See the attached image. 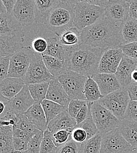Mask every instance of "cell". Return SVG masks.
Returning <instances> with one entry per match:
<instances>
[{
    "label": "cell",
    "instance_id": "obj_1",
    "mask_svg": "<svg viewBox=\"0 0 137 153\" xmlns=\"http://www.w3.org/2000/svg\"><path fill=\"white\" fill-rule=\"evenodd\" d=\"M81 43L105 50L124 45L120 23L104 17L81 31Z\"/></svg>",
    "mask_w": 137,
    "mask_h": 153
},
{
    "label": "cell",
    "instance_id": "obj_2",
    "mask_svg": "<svg viewBox=\"0 0 137 153\" xmlns=\"http://www.w3.org/2000/svg\"><path fill=\"white\" fill-rule=\"evenodd\" d=\"M66 50L65 61L68 70L87 77L98 73L99 62L104 50L83 43L66 48Z\"/></svg>",
    "mask_w": 137,
    "mask_h": 153
},
{
    "label": "cell",
    "instance_id": "obj_3",
    "mask_svg": "<svg viewBox=\"0 0 137 153\" xmlns=\"http://www.w3.org/2000/svg\"><path fill=\"white\" fill-rule=\"evenodd\" d=\"M75 5L61 1L49 14L45 23L46 28L56 36L74 25Z\"/></svg>",
    "mask_w": 137,
    "mask_h": 153
},
{
    "label": "cell",
    "instance_id": "obj_4",
    "mask_svg": "<svg viewBox=\"0 0 137 153\" xmlns=\"http://www.w3.org/2000/svg\"><path fill=\"white\" fill-rule=\"evenodd\" d=\"M105 17V8L84 2H78L74 8V25L82 31Z\"/></svg>",
    "mask_w": 137,
    "mask_h": 153
},
{
    "label": "cell",
    "instance_id": "obj_5",
    "mask_svg": "<svg viewBox=\"0 0 137 153\" xmlns=\"http://www.w3.org/2000/svg\"><path fill=\"white\" fill-rule=\"evenodd\" d=\"M130 101V98L126 88H121L104 96L98 101L101 105L110 110L119 121L124 119Z\"/></svg>",
    "mask_w": 137,
    "mask_h": 153
},
{
    "label": "cell",
    "instance_id": "obj_6",
    "mask_svg": "<svg viewBox=\"0 0 137 153\" xmlns=\"http://www.w3.org/2000/svg\"><path fill=\"white\" fill-rule=\"evenodd\" d=\"M57 79L71 100H86L84 91L87 76L68 70Z\"/></svg>",
    "mask_w": 137,
    "mask_h": 153
},
{
    "label": "cell",
    "instance_id": "obj_7",
    "mask_svg": "<svg viewBox=\"0 0 137 153\" xmlns=\"http://www.w3.org/2000/svg\"><path fill=\"white\" fill-rule=\"evenodd\" d=\"M89 102L98 133L104 135L117 128L120 121L110 110L101 105L98 101Z\"/></svg>",
    "mask_w": 137,
    "mask_h": 153
},
{
    "label": "cell",
    "instance_id": "obj_8",
    "mask_svg": "<svg viewBox=\"0 0 137 153\" xmlns=\"http://www.w3.org/2000/svg\"><path fill=\"white\" fill-rule=\"evenodd\" d=\"M35 52L23 46L10 57L8 77L23 78L28 71Z\"/></svg>",
    "mask_w": 137,
    "mask_h": 153
},
{
    "label": "cell",
    "instance_id": "obj_9",
    "mask_svg": "<svg viewBox=\"0 0 137 153\" xmlns=\"http://www.w3.org/2000/svg\"><path fill=\"white\" fill-rule=\"evenodd\" d=\"M134 150L118 128L103 135L100 153H131Z\"/></svg>",
    "mask_w": 137,
    "mask_h": 153
},
{
    "label": "cell",
    "instance_id": "obj_10",
    "mask_svg": "<svg viewBox=\"0 0 137 153\" xmlns=\"http://www.w3.org/2000/svg\"><path fill=\"white\" fill-rule=\"evenodd\" d=\"M56 78L46 68L42 54L35 53L26 74L23 78L26 85L50 82Z\"/></svg>",
    "mask_w": 137,
    "mask_h": 153
},
{
    "label": "cell",
    "instance_id": "obj_11",
    "mask_svg": "<svg viewBox=\"0 0 137 153\" xmlns=\"http://www.w3.org/2000/svg\"><path fill=\"white\" fill-rule=\"evenodd\" d=\"M16 124L17 119L11 115H5L0 118V153L14 152L13 127Z\"/></svg>",
    "mask_w": 137,
    "mask_h": 153
},
{
    "label": "cell",
    "instance_id": "obj_12",
    "mask_svg": "<svg viewBox=\"0 0 137 153\" xmlns=\"http://www.w3.org/2000/svg\"><path fill=\"white\" fill-rule=\"evenodd\" d=\"M11 14L22 27L32 25L35 22V0H17Z\"/></svg>",
    "mask_w": 137,
    "mask_h": 153
},
{
    "label": "cell",
    "instance_id": "obj_13",
    "mask_svg": "<svg viewBox=\"0 0 137 153\" xmlns=\"http://www.w3.org/2000/svg\"><path fill=\"white\" fill-rule=\"evenodd\" d=\"M124 56L120 47L108 48L104 51L98 65V73L115 74Z\"/></svg>",
    "mask_w": 137,
    "mask_h": 153
},
{
    "label": "cell",
    "instance_id": "obj_14",
    "mask_svg": "<svg viewBox=\"0 0 137 153\" xmlns=\"http://www.w3.org/2000/svg\"><path fill=\"white\" fill-rule=\"evenodd\" d=\"M35 103L26 84L18 94L9 100L7 104V110L16 115L24 114Z\"/></svg>",
    "mask_w": 137,
    "mask_h": 153
},
{
    "label": "cell",
    "instance_id": "obj_15",
    "mask_svg": "<svg viewBox=\"0 0 137 153\" xmlns=\"http://www.w3.org/2000/svg\"><path fill=\"white\" fill-rule=\"evenodd\" d=\"M129 9V1L109 0L105 8V16L121 24L130 17Z\"/></svg>",
    "mask_w": 137,
    "mask_h": 153
},
{
    "label": "cell",
    "instance_id": "obj_16",
    "mask_svg": "<svg viewBox=\"0 0 137 153\" xmlns=\"http://www.w3.org/2000/svg\"><path fill=\"white\" fill-rule=\"evenodd\" d=\"M23 27L11 14H0V35L24 38Z\"/></svg>",
    "mask_w": 137,
    "mask_h": 153
},
{
    "label": "cell",
    "instance_id": "obj_17",
    "mask_svg": "<svg viewBox=\"0 0 137 153\" xmlns=\"http://www.w3.org/2000/svg\"><path fill=\"white\" fill-rule=\"evenodd\" d=\"M137 65V59L124 55L115 74L122 88H126L132 82V73L135 70Z\"/></svg>",
    "mask_w": 137,
    "mask_h": 153
},
{
    "label": "cell",
    "instance_id": "obj_18",
    "mask_svg": "<svg viewBox=\"0 0 137 153\" xmlns=\"http://www.w3.org/2000/svg\"><path fill=\"white\" fill-rule=\"evenodd\" d=\"M92 78L97 82L100 93L103 96L122 88L115 74L97 73Z\"/></svg>",
    "mask_w": 137,
    "mask_h": 153
},
{
    "label": "cell",
    "instance_id": "obj_19",
    "mask_svg": "<svg viewBox=\"0 0 137 153\" xmlns=\"http://www.w3.org/2000/svg\"><path fill=\"white\" fill-rule=\"evenodd\" d=\"M46 99L65 107H68L72 100L57 78L49 82Z\"/></svg>",
    "mask_w": 137,
    "mask_h": 153
},
{
    "label": "cell",
    "instance_id": "obj_20",
    "mask_svg": "<svg viewBox=\"0 0 137 153\" xmlns=\"http://www.w3.org/2000/svg\"><path fill=\"white\" fill-rule=\"evenodd\" d=\"M24 38L0 35V58L11 57L23 45Z\"/></svg>",
    "mask_w": 137,
    "mask_h": 153
},
{
    "label": "cell",
    "instance_id": "obj_21",
    "mask_svg": "<svg viewBox=\"0 0 137 153\" xmlns=\"http://www.w3.org/2000/svg\"><path fill=\"white\" fill-rule=\"evenodd\" d=\"M25 85L23 78L7 77L0 82V94L10 100L18 94Z\"/></svg>",
    "mask_w": 137,
    "mask_h": 153
},
{
    "label": "cell",
    "instance_id": "obj_22",
    "mask_svg": "<svg viewBox=\"0 0 137 153\" xmlns=\"http://www.w3.org/2000/svg\"><path fill=\"white\" fill-rule=\"evenodd\" d=\"M24 115L39 131L44 133L47 130V120L41 104L35 102L25 113Z\"/></svg>",
    "mask_w": 137,
    "mask_h": 153
},
{
    "label": "cell",
    "instance_id": "obj_23",
    "mask_svg": "<svg viewBox=\"0 0 137 153\" xmlns=\"http://www.w3.org/2000/svg\"><path fill=\"white\" fill-rule=\"evenodd\" d=\"M76 126V119L70 116L67 110H66L58 115L48 123L47 130L49 131L61 129L73 130Z\"/></svg>",
    "mask_w": 137,
    "mask_h": 153
},
{
    "label": "cell",
    "instance_id": "obj_24",
    "mask_svg": "<svg viewBox=\"0 0 137 153\" xmlns=\"http://www.w3.org/2000/svg\"><path fill=\"white\" fill-rule=\"evenodd\" d=\"M61 1L62 0H35V22L39 24H45L49 14Z\"/></svg>",
    "mask_w": 137,
    "mask_h": 153
},
{
    "label": "cell",
    "instance_id": "obj_25",
    "mask_svg": "<svg viewBox=\"0 0 137 153\" xmlns=\"http://www.w3.org/2000/svg\"><path fill=\"white\" fill-rule=\"evenodd\" d=\"M118 128L124 138L134 149L137 146V120L124 119L121 120Z\"/></svg>",
    "mask_w": 137,
    "mask_h": 153
},
{
    "label": "cell",
    "instance_id": "obj_26",
    "mask_svg": "<svg viewBox=\"0 0 137 153\" xmlns=\"http://www.w3.org/2000/svg\"><path fill=\"white\" fill-rule=\"evenodd\" d=\"M81 31L73 25L64 31L58 38L60 43L66 48L75 47L81 44Z\"/></svg>",
    "mask_w": 137,
    "mask_h": 153
},
{
    "label": "cell",
    "instance_id": "obj_27",
    "mask_svg": "<svg viewBox=\"0 0 137 153\" xmlns=\"http://www.w3.org/2000/svg\"><path fill=\"white\" fill-rule=\"evenodd\" d=\"M120 30L124 44L137 42V20L129 17L120 24Z\"/></svg>",
    "mask_w": 137,
    "mask_h": 153
},
{
    "label": "cell",
    "instance_id": "obj_28",
    "mask_svg": "<svg viewBox=\"0 0 137 153\" xmlns=\"http://www.w3.org/2000/svg\"><path fill=\"white\" fill-rule=\"evenodd\" d=\"M42 55L46 68L56 78L68 70V67L65 61L45 54Z\"/></svg>",
    "mask_w": 137,
    "mask_h": 153
},
{
    "label": "cell",
    "instance_id": "obj_29",
    "mask_svg": "<svg viewBox=\"0 0 137 153\" xmlns=\"http://www.w3.org/2000/svg\"><path fill=\"white\" fill-rule=\"evenodd\" d=\"M46 38L48 41V47L46 51L43 54L58 58L65 61L67 53L66 48L60 43L58 36Z\"/></svg>",
    "mask_w": 137,
    "mask_h": 153
},
{
    "label": "cell",
    "instance_id": "obj_30",
    "mask_svg": "<svg viewBox=\"0 0 137 153\" xmlns=\"http://www.w3.org/2000/svg\"><path fill=\"white\" fill-rule=\"evenodd\" d=\"M40 104L46 115L48 124L58 115L64 111L67 110L68 108V107L60 105L56 102L48 100L47 99L44 100Z\"/></svg>",
    "mask_w": 137,
    "mask_h": 153
},
{
    "label": "cell",
    "instance_id": "obj_31",
    "mask_svg": "<svg viewBox=\"0 0 137 153\" xmlns=\"http://www.w3.org/2000/svg\"><path fill=\"white\" fill-rule=\"evenodd\" d=\"M84 96L88 102H96L103 97L100 91L97 82L92 77H87L84 86Z\"/></svg>",
    "mask_w": 137,
    "mask_h": 153
},
{
    "label": "cell",
    "instance_id": "obj_32",
    "mask_svg": "<svg viewBox=\"0 0 137 153\" xmlns=\"http://www.w3.org/2000/svg\"><path fill=\"white\" fill-rule=\"evenodd\" d=\"M49 82L28 84V88L35 102L41 103L46 99Z\"/></svg>",
    "mask_w": 137,
    "mask_h": 153
},
{
    "label": "cell",
    "instance_id": "obj_33",
    "mask_svg": "<svg viewBox=\"0 0 137 153\" xmlns=\"http://www.w3.org/2000/svg\"><path fill=\"white\" fill-rule=\"evenodd\" d=\"M103 134L97 133L95 136L81 143L82 153H100Z\"/></svg>",
    "mask_w": 137,
    "mask_h": 153
},
{
    "label": "cell",
    "instance_id": "obj_34",
    "mask_svg": "<svg viewBox=\"0 0 137 153\" xmlns=\"http://www.w3.org/2000/svg\"><path fill=\"white\" fill-rule=\"evenodd\" d=\"M47 131L55 145L59 147L72 138L71 135L73 130L61 129L53 131H49L47 130Z\"/></svg>",
    "mask_w": 137,
    "mask_h": 153
},
{
    "label": "cell",
    "instance_id": "obj_35",
    "mask_svg": "<svg viewBox=\"0 0 137 153\" xmlns=\"http://www.w3.org/2000/svg\"><path fill=\"white\" fill-rule=\"evenodd\" d=\"M90 104V102H89ZM76 127H79L83 128L87 133V140L95 136L98 133V130L96 127V125L93 120L91 110H90V111L88 114L87 117L84 120L82 123L77 124Z\"/></svg>",
    "mask_w": 137,
    "mask_h": 153
},
{
    "label": "cell",
    "instance_id": "obj_36",
    "mask_svg": "<svg viewBox=\"0 0 137 153\" xmlns=\"http://www.w3.org/2000/svg\"><path fill=\"white\" fill-rule=\"evenodd\" d=\"M18 118V120L15 126V128H17L23 131L35 134L39 131L34 124L24 114L17 115Z\"/></svg>",
    "mask_w": 137,
    "mask_h": 153
},
{
    "label": "cell",
    "instance_id": "obj_37",
    "mask_svg": "<svg viewBox=\"0 0 137 153\" xmlns=\"http://www.w3.org/2000/svg\"><path fill=\"white\" fill-rule=\"evenodd\" d=\"M29 47L35 53L43 54L46 51L48 47L47 38L42 36H37L31 39Z\"/></svg>",
    "mask_w": 137,
    "mask_h": 153
},
{
    "label": "cell",
    "instance_id": "obj_38",
    "mask_svg": "<svg viewBox=\"0 0 137 153\" xmlns=\"http://www.w3.org/2000/svg\"><path fill=\"white\" fill-rule=\"evenodd\" d=\"M55 153H82L81 144L71 138L67 143L58 147Z\"/></svg>",
    "mask_w": 137,
    "mask_h": 153
},
{
    "label": "cell",
    "instance_id": "obj_39",
    "mask_svg": "<svg viewBox=\"0 0 137 153\" xmlns=\"http://www.w3.org/2000/svg\"><path fill=\"white\" fill-rule=\"evenodd\" d=\"M58 147L48 133L47 130L43 133V137L40 144L39 153H55Z\"/></svg>",
    "mask_w": 137,
    "mask_h": 153
},
{
    "label": "cell",
    "instance_id": "obj_40",
    "mask_svg": "<svg viewBox=\"0 0 137 153\" xmlns=\"http://www.w3.org/2000/svg\"><path fill=\"white\" fill-rule=\"evenodd\" d=\"M43 137V133L39 131L37 133L35 134L28 144L27 153H39L40 144Z\"/></svg>",
    "mask_w": 137,
    "mask_h": 153
},
{
    "label": "cell",
    "instance_id": "obj_41",
    "mask_svg": "<svg viewBox=\"0 0 137 153\" xmlns=\"http://www.w3.org/2000/svg\"><path fill=\"white\" fill-rule=\"evenodd\" d=\"M87 102V101L86 100H72L68 105V113L70 116L75 118L80 109Z\"/></svg>",
    "mask_w": 137,
    "mask_h": 153
},
{
    "label": "cell",
    "instance_id": "obj_42",
    "mask_svg": "<svg viewBox=\"0 0 137 153\" xmlns=\"http://www.w3.org/2000/svg\"><path fill=\"white\" fill-rule=\"evenodd\" d=\"M120 48L124 56L137 60V42L124 44Z\"/></svg>",
    "mask_w": 137,
    "mask_h": 153
},
{
    "label": "cell",
    "instance_id": "obj_43",
    "mask_svg": "<svg viewBox=\"0 0 137 153\" xmlns=\"http://www.w3.org/2000/svg\"><path fill=\"white\" fill-rule=\"evenodd\" d=\"M71 138L75 142L81 144L87 140V134L83 128L76 127L72 131Z\"/></svg>",
    "mask_w": 137,
    "mask_h": 153
},
{
    "label": "cell",
    "instance_id": "obj_44",
    "mask_svg": "<svg viewBox=\"0 0 137 153\" xmlns=\"http://www.w3.org/2000/svg\"><path fill=\"white\" fill-rule=\"evenodd\" d=\"M10 57L0 58V82L8 77Z\"/></svg>",
    "mask_w": 137,
    "mask_h": 153
},
{
    "label": "cell",
    "instance_id": "obj_45",
    "mask_svg": "<svg viewBox=\"0 0 137 153\" xmlns=\"http://www.w3.org/2000/svg\"><path fill=\"white\" fill-rule=\"evenodd\" d=\"M124 119L137 120V101L130 100L125 114Z\"/></svg>",
    "mask_w": 137,
    "mask_h": 153
},
{
    "label": "cell",
    "instance_id": "obj_46",
    "mask_svg": "<svg viewBox=\"0 0 137 153\" xmlns=\"http://www.w3.org/2000/svg\"><path fill=\"white\" fill-rule=\"evenodd\" d=\"M28 143L22 138L13 137L12 146L14 151H26Z\"/></svg>",
    "mask_w": 137,
    "mask_h": 153
},
{
    "label": "cell",
    "instance_id": "obj_47",
    "mask_svg": "<svg viewBox=\"0 0 137 153\" xmlns=\"http://www.w3.org/2000/svg\"><path fill=\"white\" fill-rule=\"evenodd\" d=\"M90 111V104L87 101L80 109L75 119L77 122V124L82 123L87 117Z\"/></svg>",
    "mask_w": 137,
    "mask_h": 153
},
{
    "label": "cell",
    "instance_id": "obj_48",
    "mask_svg": "<svg viewBox=\"0 0 137 153\" xmlns=\"http://www.w3.org/2000/svg\"><path fill=\"white\" fill-rule=\"evenodd\" d=\"M34 135L35 134L23 131L15 127H13V137L22 138L28 142L30 141Z\"/></svg>",
    "mask_w": 137,
    "mask_h": 153
},
{
    "label": "cell",
    "instance_id": "obj_49",
    "mask_svg": "<svg viewBox=\"0 0 137 153\" xmlns=\"http://www.w3.org/2000/svg\"><path fill=\"white\" fill-rule=\"evenodd\" d=\"M130 100L137 101V82H132L126 87Z\"/></svg>",
    "mask_w": 137,
    "mask_h": 153
},
{
    "label": "cell",
    "instance_id": "obj_50",
    "mask_svg": "<svg viewBox=\"0 0 137 153\" xmlns=\"http://www.w3.org/2000/svg\"><path fill=\"white\" fill-rule=\"evenodd\" d=\"M129 16L137 20V0H130Z\"/></svg>",
    "mask_w": 137,
    "mask_h": 153
},
{
    "label": "cell",
    "instance_id": "obj_51",
    "mask_svg": "<svg viewBox=\"0 0 137 153\" xmlns=\"http://www.w3.org/2000/svg\"><path fill=\"white\" fill-rule=\"evenodd\" d=\"M109 0H80V2H86L92 5L98 6L102 8H105Z\"/></svg>",
    "mask_w": 137,
    "mask_h": 153
},
{
    "label": "cell",
    "instance_id": "obj_52",
    "mask_svg": "<svg viewBox=\"0 0 137 153\" xmlns=\"http://www.w3.org/2000/svg\"><path fill=\"white\" fill-rule=\"evenodd\" d=\"M2 1L7 8V13L9 14H11L13 8L17 0H2Z\"/></svg>",
    "mask_w": 137,
    "mask_h": 153
},
{
    "label": "cell",
    "instance_id": "obj_53",
    "mask_svg": "<svg viewBox=\"0 0 137 153\" xmlns=\"http://www.w3.org/2000/svg\"><path fill=\"white\" fill-rule=\"evenodd\" d=\"M6 13H8L7 8L4 5L2 1L0 0V14H6Z\"/></svg>",
    "mask_w": 137,
    "mask_h": 153
},
{
    "label": "cell",
    "instance_id": "obj_54",
    "mask_svg": "<svg viewBox=\"0 0 137 153\" xmlns=\"http://www.w3.org/2000/svg\"><path fill=\"white\" fill-rule=\"evenodd\" d=\"M62 1L68 2L75 5L77 3H78V2L80 1V0H62Z\"/></svg>",
    "mask_w": 137,
    "mask_h": 153
},
{
    "label": "cell",
    "instance_id": "obj_55",
    "mask_svg": "<svg viewBox=\"0 0 137 153\" xmlns=\"http://www.w3.org/2000/svg\"><path fill=\"white\" fill-rule=\"evenodd\" d=\"M14 153H28L26 151H14Z\"/></svg>",
    "mask_w": 137,
    "mask_h": 153
},
{
    "label": "cell",
    "instance_id": "obj_56",
    "mask_svg": "<svg viewBox=\"0 0 137 153\" xmlns=\"http://www.w3.org/2000/svg\"><path fill=\"white\" fill-rule=\"evenodd\" d=\"M131 153H137V150H134L133 152Z\"/></svg>",
    "mask_w": 137,
    "mask_h": 153
},
{
    "label": "cell",
    "instance_id": "obj_57",
    "mask_svg": "<svg viewBox=\"0 0 137 153\" xmlns=\"http://www.w3.org/2000/svg\"><path fill=\"white\" fill-rule=\"evenodd\" d=\"M134 150H137V146L134 149Z\"/></svg>",
    "mask_w": 137,
    "mask_h": 153
},
{
    "label": "cell",
    "instance_id": "obj_58",
    "mask_svg": "<svg viewBox=\"0 0 137 153\" xmlns=\"http://www.w3.org/2000/svg\"><path fill=\"white\" fill-rule=\"evenodd\" d=\"M123 1H129L130 0H123Z\"/></svg>",
    "mask_w": 137,
    "mask_h": 153
}]
</instances>
